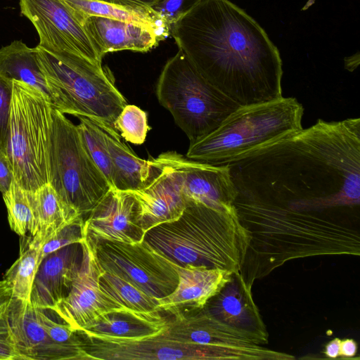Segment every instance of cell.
Masks as SVG:
<instances>
[{"instance_id":"cell-1","label":"cell","mask_w":360,"mask_h":360,"mask_svg":"<svg viewBox=\"0 0 360 360\" xmlns=\"http://www.w3.org/2000/svg\"><path fill=\"white\" fill-rule=\"evenodd\" d=\"M169 34L198 72L239 105L283 96L278 48L229 0H202L169 26Z\"/></svg>"},{"instance_id":"cell-2","label":"cell","mask_w":360,"mask_h":360,"mask_svg":"<svg viewBox=\"0 0 360 360\" xmlns=\"http://www.w3.org/2000/svg\"><path fill=\"white\" fill-rule=\"evenodd\" d=\"M233 207L250 236L240 273L251 285L292 259L360 255L359 232L344 214L294 212L243 199Z\"/></svg>"},{"instance_id":"cell-3","label":"cell","mask_w":360,"mask_h":360,"mask_svg":"<svg viewBox=\"0 0 360 360\" xmlns=\"http://www.w3.org/2000/svg\"><path fill=\"white\" fill-rule=\"evenodd\" d=\"M250 236L234 207L218 210L188 199L181 216L149 229L143 242L173 263L240 271Z\"/></svg>"},{"instance_id":"cell-4","label":"cell","mask_w":360,"mask_h":360,"mask_svg":"<svg viewBox=\"0 0 360 360\" xmlns=\"http://www.w3.org/2000/svg\"><path fill=\"white\" fill-rule=\"evenodd\" d=\"M37 49L53 108L115 129V122L127 102L117 89L110 70L75 53L53 55Z\"/></svg>"},{"instance_id":"cell-5","label":"cell","mask_w":360,"mask_h":360,"mask_svg":"<svg viewBox=\"0 0 360 360\" xmlns=\"http://www.w3.org/2000/svg\"><path fill=\"white\" fill-rule=\"evenodd\" d=\"M304 108L293 97L240 106L215 129L190 143L186 157L226 164L251 150L300 131Z\"/></svg>"},{"instance_id":"cell-6","label":"cell","mask_w":360,"mask_h":360,"mask_svg":"<svg viewBox=\"0 0 360 360\" xmlns=\"http://www.w3.org/2000/svg\"><path fill=\"white\" fill-rule=\"evenodd\" d=\"M156 96L190 143L212 131L240 107L207 82L179 49L164 65Z\"/></svg>"},{"instance_id":"cell-7","label":"cell","mask_w":360,"mask_h":360,"mask_svg":"<svg viewBox=\"0 0 360 360\" xmlns=\"http://www.w3.org/2000/svg\"><path fill=\"white\" fill-rule=\"evenodd\" d=\"M53 106L42 92L13 80L6 154L17 184L34 191L49 183Z\"/></svg>"},{"instance_id":"cell-8","label":"cell","mask_w":360,"mask_h":360,"mask_svg":"<svg viewBox=\"0 0 360 360\" xmlns=\"http://www.w3.org/2000/svg\"><path fill=\"white\" fill-rule=\"evenodd\" d=\"M49 183L84 220L110 189L90 157L77 125L54 108L49 147Z\"/></svg>"},{"instance_id":"cell-9","label":"cell","mask_w":360,"mask_h":360,"mask_svg":"<svg viewBox=\"0 0 360 360\" xmlns=\"http://www.w3.org/2000/svg\"><path fill=\"white\" fill-rule=\"evenodd\" d=\"M163 329L155 334L131 338L84 335L77 331L91 359L264 360L268 354L267 349L261 345L236 347L185 343L169 337Z\"/></svg>"},{"instance_id":"cell-10","label":"cell","mask_w":360,"mask_h":360,"mask_svg":"<svg viewBox=\"0 0 360 360\" xmlns=\"http://www.w3.org/2000/svg\"><path fill=\"white\" fill-rule=\"evenodd\" d=\"M94 243L103 271L119 276L149 296L161 299L176 288L179 276L174 263L143 241Z\"/></svg>"},{"instance_id":"cell-11","label":"cell","mask_w":360,"mask_h":360,"mask_svg":"<svg viewBox=\"0 0 360 360\" xmlns=\"http://www.w3.org/2000/svg\"><path fill=\"white\" fill-rule=\"evenodd\" d=\"M19 5L38 33L37 46L53 55L72 53L102 63L103 57L65 0H19Z\"/></svg>"},{"instance_id":"cell-12","label":"cell","mask_w":360,"mask_h":360,"mask_svg":"<svg viewBox=\"0 0 360 360\" xmlns=\"http://www.w3.org/2000/svg\"><path fill=\"white\" fill-rule=\"evenodd\" d=\"M82 245L83 260L72 288L50 309L74 330L86 329L106 314L131 311L101 288L99 278L104 271L98 264L95 245L86 233Z\"/></svg>"},{"instance_id":"cell-13","label":"cell","mask_w":360,"mask_h":360,"mask_svg":"<svg viewBox=\"0 0 360 360\" xmlns=\"http://www.w3.org/2000/svg\"><path fill=\"white\" fill-rule=\"evenodd\" d=\"M157 158L179 172L187 199L218 210L233 207L237 189L227 164L212 165L195 161L176 151L162 153Z\"/></svg>"},{"instance_id":"cell-14","label":"cell","mask_w":360,"mask_h":360,"mask_svg":"<svg viewBox=\"0 0 360 360\" xmlns=\"http://www.w3.org/2000/svg\"><path fill=\"white\" fill-rule=\"evenodd\" d=\"M86 236L94 242L136 244L146 232L138 221V205L129 191L110 188L84 220Z\"/></svg>"},{"instance_id":"cell-15","label":"cell","mask_w":360,"mask_h":360,"mask_svg":"<svg viewBox=\"0 0 360 360\" xmlns=\"http://www.w3.org/2000/svg\"><path fill=\"white\" fill-rule=\"evenodd\" d=\"M252 285L240 271L212 297L203 309L224 323L245 333L258 345L267 344L269 333L252 295Z\"/></svg>"},{"instance_id":"cell-16","label":"cell","mask_w":360,"mask_h":360,"mask_svg":"<svg viewBox=\"0 0 360 360\" xmlns=\"http://www.w3.org/2000/svg\"><path fill=\"white\" fill-rule=\"evenodd\" d=\"M158 175L145 187L129 191L138 205V221L145 232L178 219L188 199L185 196L179 172L171 165L153 158Z\"/></svg>"},{"instance_id":"cell-17","label":"cell","mask_w":360,"mask_h":360,"mask_svg":"<svg viewBox=\"0 0 360 360\" xmlns=\"http://www.w3.org/2000/svg\"><path fill=\"white\" fill-rule=\"evenodd\" d=\"M82 243L63 247L47 255L37 269L30 296L36 308L50 310L70 292L82 266Z\"/></svg>"},{"instance_id":"cell-18","label":"cell","mask_w":360,"mask_h":360,"mask_svg":"<svg viewBox=\"0 0 360 360\" xmlns=\"http://www.w3.org/2000/svg\"><path fill=\"white\" fill-rule=\"evenodd\" d=\"M179 281L174 290L158 299V307L171 316L202 309L230 279L231 271L205 266L174 264Z\"/></svg>"},{"instance_id":"cell-19","label":"cell","mask_w":360,"mask_h":360,"mask_svg":"<svg viewBox=\"0 0 360 360\" xmlns=\"http://www.w3.org/2000/svg\"><path fill=\"white\" fill-rule=\"evenodd\" d=\"M7 310L18 360H70L51 338L30 302L11 297Z\"/></svg>"},{"instance_id":"cell-20","label":"cell","mask_w":360,"mask_h":360,"mask_svg":"<svg viewBox=\"0 0 360 360\" xmlns=\"http://www.w3.org/2000/svg\"><path fill=\"white\" fill-rule=\"evenodd\" d=\"M82 22L103 58L121 51L146 53L167 37L141 24L101 16H89Z\"/></svg>"},{"instance_id":"cell-21","label":"cell","mask_w":360,"mask_h":360,"mask_svg":"<svg viewBox=\"0 0 360 360\" xmlns=\"http://www.w3.org/2000/svg\"><path fill=\"white\" fill-rule=\"evenodd\" d=\"M164 332L188 344L248 347L256 345L245 333L224 323L203 308L168 319Z\"/></svg>"},{"instance_id":"cell-22","label":"cell","mask_w":360,"mask_h":360,"mask_svg":"<svg viewBox=\"0 0 360 360\" xmlns=\"http://www.w3.org/2000/svg\"><path fill=\"white\" fill-rule=\"evenodd\" d=\"M96 124L101 131L112 160L115 172V188L135 191L146 186L159 172L153 158H140L122 141L117 130Z\"/></svg>"},{"instance_id":"cell-23","label":"cell","mask_w":360,"mask_h":360,"mask_svg":"<svg viewBox=\"0 0 360 360\" xmlns=\"http://www.w3.org/2000/svg\"><path fill=\"white\" fill-rule=\"evenodd\" d=\"M32 200L35 224L28 238L39 248L65 226L82 217L61 200L49 183L32 191Z\"/></svg>"},{"instance_id":"cell-24","label":"cell","mask_w":360,"mask_h":360,"mask_svg":"<svg viewBox=\"0 0 360 360\" xmlns=\"http://www.w3.org/2000/svg\"><path fill=\"white\" fill-rule=\"evenodd\" d=\"M168 318L162 312L115 311L106 314L84 330V335L131 338L157 333L166 326Z\"/></svg>"},{"instance_id":"cell-25","label":"cell","mask_w":360,"mask_h":360,"mask_svg":"<svg viewBox=\"0 0 360 360\" xmlns=\"http://www.w3.org/2000/svg\"><path fill=\"white\" fill-rule=\"evenodd\" d=\"M0 75L37 89L49 99L48 87L39 67L37 46L28 47L21 40H14L2 46L0 49Z\"/></svg>"},{"instance_id":"cell-26","label":"cell","mask_w":360,"mask_h":360,"mask_svg":"<svg viewBox=\"0 0 360 360\" xmlns=\"http://www.w3.org/2000/svg\"><path fill=\"white\" fill-rule=\"evenodd\" d=\"M82 22L89 16H101L141 24L169 35V26L150 7H127L95 0H65Z\"/></svg>"},{"instance_id":"cell-27","label":"cell","mask_w":360,"mask_h":360,"mask_svg":"<svg viewBox=\"0 0 360 360\" xmlns=\"http://www.w3.org/2000/svg\"><path fill=\"white\" fill-rule=\"evenodd\" d=\"M21 238L19 257L6 271L3 280L9 286L12 298L30 302L32 285L40 264L39 248L30 243L28 236Z\"/></svg>"},{"instance_id":"cell-28","label":"cell","mask_w":360,"mask_h":360,"mask_svg":"<svg viewBox=\"0 0 360 360\" xmlns=\"http://www.w3.org/2000/svg\"><path fill=\"white\" fill-rule=\"evenodd\" d=\"M101 288L126 309L139 313L162 312L158 300L111 273L103 271L99 278Z\"/></svg>"},{"instance_id":"cell-29","label":"cell","mask_w":360,"mask_h":360,"mask_svg":"<svg viewBox=\"0 0 360 360\" xmlns=\"http://www.w3.org/2000/svg\"><path fill=\"white\" fill-rule=\"evenodd\" d=\"M2 196L11 229L20 238L30 236L35 224L32 191L22 188L14 179Z\"/></svg>"},{"instance_id":"cell-30","label":"cell","mask_w":360,"mask_h":360,"mask_svg":"<svg viewBox=\"0 0 360 360\" xmlns=\"http://www.w3.org/2000/svg\"><path fill=\"white\" fill-rule=\"evenodd\" d=\"M77 117L79 120L78 129L90 157L105 177L110 188H115V169L99 127L89 118Z\"/></svg>"},{"instance_id":"cell-31","label":"cell","mask_w":360,"mask_h":360,"mask_svg":"<svg viewBox=\"0 0 360 360\" xmlns=\"http://www.w3.org/2000/svg\"><path fill=\"white\" fill-rule=\"evenodd\" d=\"M37 311L40 322L51 338L68 353L70 360H91L77 330L64 321L59 323L51 319L45 309L37 308Z\"/></svg>"},{"instance_id":"cell-32","label":"cell","mask_w":360,"mask_h":360,"mask_svg":"<svg viewBox=\"0 0 360 360\" xmlns=\"http://www.w3.org/2000/svg\"><path fill=\"white\" fill-rule=\"evenodd\" d=\"M114 127L124 140L135 145L144 143L150 129L146 112L140 108L129 104H127L121 111Z\"/></svg>"},{"instance_id":"cell-33","label":"cell","mask_w":360,"mask_h":360,"mask_svg":"<svg viewBox=\"0 0 360 360\" xmlns=\"http://www.w3.org/2000/svg\"><path fill=\"white\" fill-rule=\"evenodd\" d=\"M85 236L84 219L80 217L58 231L40 247V263L47 255L63 247L75 243H82Z\"/></svg>"},{"instance_id":"cell-34","label":"cell","mask_w":360,"mask_h":360,"mask_svg":"<svg viewBox=\"0 0 360 360\" xmlns=\"http://www.w3.org/2000/svg\"><path fill=\"white\" fill-rule=\"evenodd\" d=\"M202 0H155L150 8L170 26Z\"/></svg>"},{"instance_id":"cell-35","label":"cell","mask_w":360,"mask_h":360,"mask_svg":"<svg viewBox=\"0 0 360 360\" xmlns=\"http://www.w3.org/2000/svg\"><path fill=\"white\" fill-rule=\"evenodd\" d=\"M13 80L0 75V150L6 153Z\"/></svg>"},{"instance_id":"cell-36","label":"cell","mask_w":360,"mask_h":360,"mask_svg":"<svg viewBox=\"0 0 360 360\" xmlns=\"http://www.w3.org/2000/svg\"><path fill=\"white\" fill-rule=\"evenodd\" d=\"M8 304L0 310V360H18L8 319Z\"/></svg>"},{"instance_id":"cell-37","label":"cell","mask_w":360,"mask_h":360,"mask_svg":"<svg viewBox=\"0 0 360 360\" xmlns=\"http://www.w3.org/2000/svg\"><path fill=\"white\" fill-rule=\"evenodd\" d=\"M14 180L11 162L6 153L0 150V192L5 193Z\"/></svg>"},{"instance_id":"cell-38","label":"cell","mask_w":360,"mask_h":360,"mask_svg":"<svg viewBox=\"0 0 360 360\" xmlns=\"http://www.w3.org/2000/svg\"><path fill=\"white\" fill-rule=\"evenodd\" d=\"M127 7H150L155 0H95Z\"/></svg>"},{"instance_id":"cell-39","label":"cell","mask_w":360,"mask_h":360,"mask_svg":"<svg viewBox=\"0 0 360 360\" xmlns=\"http://www.w3.org/2000/svg\"><path fill=\"white\" fill-rule=\"evenodd\" d=\"M357 344L353 339L341 340L340 356L343 358L354 357L357 352Z\"/></svg>"},{"instance_id":"cell-40","label":"cell","mask_w":360,"mask_h":360,"mask_svg":"<svg viewBox=\"0 0 360 360\" xmlns=\"http://www.w3.org/2000/svg\"><path fill=\"white\" fill-rule=\"evenodd\" d=\"M341 340L335 338L328 342L324 349V354L328 358L335 359L340 356Z\"/></svg>"},{"instance_id":"cell-41","label":"cell","mask_w":360,"mask_h":360,"mask_svg":"<svg viewBox=\"0 0 360 360\" xmlns=\"http://www.w3.org/2000/svg\"><path fill=\"white\" fill-rule=\"evenodd\" d=\"M11 299V292L4 280L0 281V310L7 306Z\"/></svg>"},{"instance_id":"cell-42","label":"cell","mask_w":360,"mask_h":360,"mask_svg":"<svg viewBox=\"0 0 360 360\" xmlns=\"http://www.w3.org/2000/svg\"><path fill=\"white\" fill-rule=\"evenodd\" d=\"M355 56H352L348 58V61L345 60V68L350 71H352L358 66L355 65Z\"/></svg>"}]
</instances>
